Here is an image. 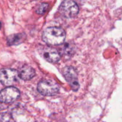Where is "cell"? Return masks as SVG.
Segmentation results:
<instances>
[{"label": "cell", "instance_id": "1", "mask_svg": "<svg viewBox=\"0 0 122 122\" xmlns=\"http://www.w3.org/2000/svg\"><path fill=\"white\" fill-rule=\"evenodd\" d=\"M65 39V31L60 27H48L43 32V41L49 45H61L64 42Z\"/></svg>", "mask_w": 122, "mask_h": 122}, {"label": "cell", "instance_id": "2", "mask_svg": "<svg viewBox=\"0 0 122 122\" xmlns=\"http://www.w3.org/2000/svg\"><path fill=\"white\" fill-rule=\"evenodd\" d=\"M19 72L16 70L5 68L0 70V82L4 85L13 86L19 82Z\"/></svg>", "mask_w": 122, "mask_h": 122}, {"label": "cell", "instance_id": "3", "mask_svg": "<svg viewBox=\"0 0 122 122\" xmlns=\"http://www.w3.org/2000/svg\"><path fill=\"white\" fill-rule=\"evenodd\" d=\"M38 91L44 96H53L59 91V86L56 82L50 80H42L38 85Z\"/></svg>", "mask_w": 122, "mask_h": 122}, {"label": "cell", "instance_id": "4", "mask_svg": "<svg viewBox=\"0 0 122 122\" xmlns=\"http://www.w3.org/2000/svg\"><path fill=\"white\" fill-rule=\"evenodd\" d=\"M79 10V7L76 2L70 0L63 1L59 7L60 13L66 18L75 17L78 14Z\"/></svg>", "mask_w": 122, "mask_h": 122}, {"label": "cell", "instance_id": "5", "mask_svg": "<svg viewBox=\"0 0 122 122\" xmlns=\"http://www.w3.org/2000/svg\"><path fill=\"white\" fill-rule=\"evenodd\" d=\"M20 97V91L14 86H8L0 91V102L10 104L14 102Z\"/></svg>", "mask_w": 122, "mask_h": 122}, {"label": "cell", "instance_id": "6", "mask_svg": "<svg viewBox=\"0 0 122 122\" xmlns=\"http://www.w3.org/2000/svg\"><path fill=\"white\" fill-rule=\"evenodd\" d=\"M63 74L66 80L69 82L71 89L74 91H77L79 88V83L77 79V73L73 67L67 66L63 70Z\"/></svg>", "mask_w": 122, "mask_h": 122}, {"label": "cell", "instance_id": "7", "mask_svg": "<svg viewBox=\"0 0 122 122\" xmlns=\"http://www.w3.org/2000/svg\"><path fill=\"white\" fill-rule=\"evenodd\" d=\"M41 54L43 58L50 63H57L60 59V55L57 50L51 46H44L41 48Z\"/></svg>", "mask_w": 122, "mask_h": 122}, {"label": "cell", "instance_id": "8", "mask_svg": "<svg viewBox=\"0 0 122 122\" xmlns=\"http://www.w3.org/2000/svg\"><path fill=\"white\" fill-rule=\"evenodd\" d=\"M59 52L60 55H61L64 58L69 59L73 56L75 52V46L70 42L64 43L61 46Z\"/></svg>", "mask_w": 122, "mask_h": 122}, {"label": "cell", "instance_id": "9", "mask_svg": "<svg viewBox=\"0 0 122 122\" xmlns=\"http://www.w3.org/2000/svg\"><path fill=\"white\" fill-rule=\"evenodd\" d=\"M19 72V77L24 81H29L33 78L35 75L34 69L29 66L25 65L21 67Z\"/></svg>", "mask_w": 122, "mask_h": 122}, {"label": "cell", "instance_id": "10", "mask_svg": "<svg viewBox=\"0 0 122 122\" xmlns=\"http://www.w3.org/2000/svg\"><path fill=\"white\" fill-rule=\"evenodd\" d=\"M26 39L24 33H16L7 37V44L9 45H17L21 44Z\"/></svg>", "mask_w": 122, "mask_h": 122}, {"label": "cell", "instance_id": "11", "mask_svg": "<svg viewBox=\"0 0 122 122\" xmlns=\"http://www.w3.org/2000/svg\"><path fill=\"white\" fill-rule=\"evenodd\" d=\"M49 8V4L47 3H41L37 8L36 13L39 14H44Z\"/></svg>", "mask_w": 122, "mask_h": 122}, {"label": "cell", "instance_id": "12", "mask_svg": "<svg viewBox=\"0 0 122 122\" xmlns=\"http://www.w3.org/2000/svg\"><path fill=\"white\" fill-rule=\"evenodd\" d=\"M0 122H13V118L9 113H1L0 114Z\"/></svg>", "mask_w": 122, "mask_h": 122}, {"label": "cell", "instance_id": "13", "mask_svg": "<svg viewBox=\"0 0 122 122\" xmlns=\"http://www.w3.org/2000/svg\"><path fill=\"white\" fill-rule=\"evenodd\" d=\"M1 22H0V28H1Z\"/></svg>", "mask_w": 122, "mask_h": 122}]
</instances>
